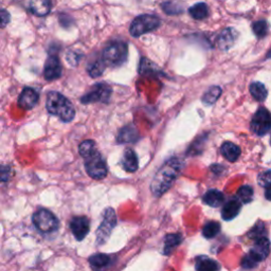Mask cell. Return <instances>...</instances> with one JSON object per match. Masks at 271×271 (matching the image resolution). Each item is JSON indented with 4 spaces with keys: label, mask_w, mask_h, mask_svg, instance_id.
Masks as SVG:
<instances>
[{
    "label": "cell",
    "mask_w": 271,
    "mask_h": 271,
    "mask_svg": "<svg viewBox=\"0 0 271 271\" xmlns=\"http://www.w3.org/2000/svg\"><path fill=\"white\" fill-rule=\"evenodd\" d=\"M121 165L128 173H135L138 169L139 167L138 157L136 153L134 152V149L132 148L125 149V152L121 159Z\"/></svg>",
    "instance_id": "2e32d148"
},
{
    "label": "cell",
    "mask_w": 271,
    "mask_h": 271,
    "mask_svg": "<svg viewBox=\"0 0 271 271\" xmlns=\"http://www.w3.org/2000/svg\"><path fill=\"white\" fill-rule=\"evenodd\" d=\"M267 57H268V58H271V50H270V52H269V54L267 55Z\"/></svg>",
    "instance_id": "74e56055"
},
{
    "label": "cell",
    "mask_w": 271,
    "mask_h": 271,
    "mask_svg": "<svg viewBox=\"0 0 271 271\" xmlns=\"http://www.w3.org/2000/svg\"><path fill=\"white\" fill-rule=\"evenodd\" d=\"M46 107L49 114L58 117L63 122H70L74 119L75 110L72 103L57 92L48 94Z\"/></svg>",
    "instance_id": "7a4b0ae2"
},
{
    "label": "cell",
    "mask_w": 271,
    "mask_h": 271,
    "mask_svg": "<svg viewBox=\"0 0 271 271\" xmlns=\"http://www.w3.org/2000/svg\"><path fill=\"white\" fill-rule=\"evenodd\" d=\"M270 251V242L267 237H260L255 239V244L253 248L250 250L249 254L259 263L260 260L265 259Z\"/></svg>",
    "instance_id": "5bb4252c"
},
{
    "label": "cell",
    "mask_w": 271,
    "mask_h": 271,
    "mask_svg": "<svg viewBox=\"0 0 271 271\" xmlns=\"http://www.w3.org/2000/svg\"><path fill=\"white\" fill-rule=\"evenodd\" d=\"M39 96L36 93V90H34L31 87H26L22 92L21 96H19L18 99V105L21 108L30 110L32 109L34 106H36L38 102Z\"/></svg>",
    "instance_id": "4fadbf2b"
},
{
    "label": "cell",
    "mask_w": 271,
    "mask_h": 271,
    "mask_svg": "<svg viewBox=\"0 0 271 271\" xmlns=\"http://www.w3.org/2000/svg\"><path fill=\"white\" fill-rule=\"evenodd\" d=\"M182 160L175 157L168 159L158 169V172L155 174L152 180V184H150L152 193L157 197L163 195L173 186L180 172H182Z\"/></svg>",
    "instance_id": "6da1fadb"
},
{
    "label": "cell",
    "mask_w": 271,
    "mask_h": 271,
    "mask_svg": "<svg viewBox=\"0 0 271 271\" xmlns=\"http://www.w3.org/2000/svg\"><path fill=\"white\" fill-rule=\"evenodd\" d=\"M237 38V32L232 28H227L217 37V46L223 51H227L232 47Z\"/></svg>",
    "instance_id": "9a60e30c"
},
{
    "label": "cell",
    "mask_w": 271,
    "mask_h": 271,
    "mask_svg": "<svg viewBox=\"0 0 271 271\" xmlns=\"http://www.w3.org/2000/svg\"><path fill=\"white\" fill-rule=\"evenodd\" d=\"M250 93L258 102H264L268 95L266 87L258 82H254L250 85Z\"/></svg>",
    "instance_id": "cb8c5ba5"
},
{
    "label": "cell",
    "mask_w": 271,
    "mask_h": 271,
    "mask_svg": "<svg viewBox=\"0 0 271 271\" xmlns=\"http://www.w3.org/2000/svg\"><path fill=\"white\" fill-rule=\"evenodd\" d=\"M220 231V225L216 222H209L203 228V235L210 239L215 237Z\"/></svg>",
    "instance_id": "f546056e"
},
{
    "label": "cell",
    "mask_w": 271,
    "mask_h": 271,
    "mask_svg": "<svg viewBox=\"0 0 271 271\" xmlns=\"http://www.w3.org/2000/svg\"><path fill=\"white\" fill-rule=\"evenodd\" d=\"M203 200H204V203L206 205H208L209 207L217 208L220 205H223L225 197H224V194L220 192V191L212 189V190H209L208 192L204 195Z\"/></svg>",
    "instance_id": "d6986e66"
},
{
    "label": "cell",
    "mask_w": 271,
    "mask_h": 271,
    "mask_svg": "<svg viewBox=\"0 0 271 271\" xmlns=\"http://www.w3.org/2000/svg\"><path fill=\"white\" fill-rule=\"evenodd\" d=\"M62 70V64L58 57L54 54L49 55L44 68V76L47 81H55L61 77Z\"/></svg>",
    "instance_id": "8fae6325"
},
{
    "label": "cell",
    "mask_w": 271,
    "mask_h": 271,
    "mask_svg": "<svg viewBox=\"0 0 271 271\" xmlns=\"http://www.w3.org/2000/svg\"><path fill=\"white\" fill-rule=\"evenodd\" d=\"M183 242V236L179 233H174V234H168L164 238V248H163V253L165 255H168L172 253V251L182 244Z\"/></svg>",
    "instance_id": "44dd1931"
},
{
    "label": "cell",
    "mask_w": 271,
    "mask_h": 271,
    "mask_svg": "<svg viewBox=\"0 0 271 271\" xmlns=\"http://www.w3.org/2000/svg\"><path fill=\"white\" fill-rule=\"evenodd\" d=\"M116 225H117V216H116L114 209L112 208L106 209L103 214L102 223L101 225H100L97 231V244L98 245L102 246L107 242Z\"/></svg>",
    "instance_id": "5b68a950"
},
{
    "label": "cell",
    "mask_w": 271,
    "mask_h": 271,
    "mask_svg": "<svg viewBox=\"0 0 271 271\" xmlns=\"http://www.w3.org/2000/svg\"><path fill=\"white\" fill-rule=\"evenodd\" d=\"M197 270H208V271H214L220 269V266L216 260L210 258L208 256H198L196 258V266Z\"/></svg>",
    "instance_id": "7402d4cb"
},
{
    "label": "cell",
    "mask_w": 271,
    "mask_h": 271,
    "mask_svg": "<svg viewBox=\"0 0 271 271\" xmlns=\"http://www.w3.org/2000/svg\"><path fill=\"white\" fill-rule=\"evenodd\" d=\"M139 139L138 129L134 125H127L120 129L118 134V142L119 143H134Z\"/></svg>",
    "instance_id": "e0dca14e"
},
{
    "label": "cell",
    "mask_w": 271,
    "mask_h": 271,
    "mask_svg": "<svg viewBox=\"0 0 271 271\" xmlns=\"http://www.w3.org/2000/svg\"><path fill=\"white\" fill-rule=\"evenodd\" d=\"M237 197L243 204L251 203L253 198V189L249 186L240 187L237 191Z\"/></svg>",
    "instance_id": "83f0119b"
},
{
    "label": "cell",
    "mask_w": 271,
    "mask_h": 271,
    "mask_svg": "<svg viewBox=\"0 0 271 271\" xmlns=\"http://www.w3.org/2000/svg\"><path fill=\"white\" fill-rule=\"evenodd\" d=\"M257 264H258L257 260H255L250 254H247L242 260V267L245 269L254 268L257 266Z\"/></svg>",
    "instance_id": "836d02e7"
},
{
    "label": "cell",
    "mask_w": 271,
    "mask_h": 271,
    "mask_svg": "<svg viewBox=\"0 0 271 271\" xmlns=\"http://www.w3.org/2000/svg\"><path fill=\"white\" fill-rule=\"evenodd\" d=\"M78 150H79V155H81L83 158H87L90 155L96 153L98 149L96 147L95 141H93V140H86V141L82 142L81 145H79Z\"/></svg>",
    "instance_id": "f1b7e54d"
},
{
    "label": "cell",
    "mask_w": 271,
    "mask_h": 271,
    "mask_svg": "<svg viewBox=\"0 0 271 271\" xmlns=\"http://www.w3.org/2000/svg\"><path fill=\"white\" fill-rule=\"evenodd\" d=\"M220 95H222V88L218 87V86L211 87L208 92L204 95L203 102L207 105H212L217 101Z\"/></svg>",
    "instance_id": "484cf974"
},
{
    "label": "cell",
    "mask_w": 271,
    "mask_h": 271,
    "mask_svg": "<svg viewBox=\"0 0 271 271\" xmlns=\"http://www.w3.org/2000/svg\"><path fill=\"white\" fill-rule=\"evenodd\" d=\"M265 197H266L268 200H270V202H271V185H270V186H268V187H266V191H265Z\"/></svg>",
    "instance_id": "8d00e7d4"
},
{
    "label": "cell",
    "mask_w": 271,
    "mask_h": 271,
    "mask_svg": "<svg viewBox=\"0 0 271 271\" xmlns=\"http://www.w3.org/2000/svg\"><path fill=\"white\" fill-rule=\"evenodd\" d=\"M240 200L239 199H230L227 204H225L223 211H222V217L225 220H232L235 218L240 209H242V205H240Z\"/></svg>",
    "instance_id": "ac0fdd59"
},
{
    "label": "cell",
    "mask_w": 271,
    "mask_h": 271,
    "mask_svg": "<svg viewBox=\"0 0 271 271\" xmlns=\"http://www.w3.org/2000/svg\"><path fill=\"white\" fill-rule=\"evenodd\" d=\"M85 168L87 174L94 179H103L107 175V165L102 155L98 150L93 155L85 158Z\"/></svg>",
    "instance_id": "52a82bcc"
},
{
    "label": "cell",
    "mask_w": 271,
    "mask_h": 271,
    "mask_svg": "<svg viewBox=\"0 0 271 271\" xmlns=\"http://www.w3.org/2000/svg\"><path fill=\"white\" fill-rule=\"evenodd\" d=\"M189 12L190 15L196 21H203V19H206L209 16V8L205 3H198L191 7Z\"/></svg>",
    "instance_id": "603a6c76"
},
{
    "label": "cell",
    "mask_w": 271,
    "mask_h": 271,
    "mask_svg": "<svg viewBox=\"0 0 271 271\" xmlns=\"http://www.w3.org/2000/svg\"><path fill=\"white\" fill-rule=\"evenodd\" d=\"M265 232V230H264V227L262 224H258L257 226H255L252 231H251V233L250 235L252 236V238L254 239H257V238H260V237H264L263 234Z\"/></svg>",
    "instance_id": "e575fe53"
},
{
    "label": "cell",
    "mask_w": 271,
    "mask_h": 271,
    "mask_svg": "<svg viewBox=\"0 0 271 271\" xmlns=\"http://www.w3.org/2000/svg\"><path fill=\"white\" fill-rule=\"evenodd\" d=\"M10 19H11V15H10V13L7 11V10L4 9L2 11V26L4 28L10 23Z\"/></svg>",
    "instance_id": "d590c367"
},
{
    "label": "cell",
    "mask_w": 271,
    "mask_h": 271,
    "mask_svg": "<svg viewBox=\"0 0 271 271\" xmlns=\"http://www.w3.org/2000/svg\"><path fill=\"white\" fill-rule=\"evenodd\" d=\"M163 11L168 15H178L184 12V7L177 2H165L161 5Z\"/></svg>",
    "instance_id": "4316f807"
},
{
    "label": "cell",
    "mask_w": 271,
    "mask_h": 271,
    "mask_svg": "<svg viewBox=\"0 0 271 271\" xmlns=\"http://www.w3.org/2000/svg\"><path fill=\"white\" fill-rule=\"evenodd\" d=\"M252 30L258 38H262L268 33V24L266 21L255 22L252 26Z\"/></svg>",
    "instance_id": "1f68e13d"
},
{
    "label": "cell",
    "mask_w": 271,
    "mask_h": 271,
    "mask_svg": "<svg viewBox=\"0 0 271 271\" xmlns=\"http://www.w3.org/2000/svg\"><path fill=\"white\" fill-rule=\"evenodd\" d=\"M34 226L43 233H51L58 228L56 216L48 210H39L32 216Z\"/></svg>",
    "instance_id": "8992f818"
},
{
    "label": "cell",
    "mask_w": 271,
    "mask_h": 271,
    "mask_svg": "<svg viewBox=\"0 0 271 271\" xmlns=\"http://www.w3.org/2000/svg\"><path fill=\"white\" fill-rule=\"evenodd\" d=\"M113 89L109 85L105 83H99L96 84L89 93H87L82 99L81 102L83 104H90V103H97V102H103L107 103L109 101L110 97H112Z\"/></svg>",
    "instance_id": "ba28073f"
},
{
    "label": "cell",
    "mask_w": 271,
    "mask_h": 271,
    "mask_svg": "<svg viewBox=\"0 0 271 271\" xmlns=\"http://www.w3.org/2000/svg\"><path fill=\"white\" fill-rule=\"evenodd\" d=\"M258 184L262 187H268L271 185V169L258 175Z\"/></svg>",
    "instance_id": "d6a6232c"
},
{
    "label": "cell",
    "mask_w": 271,
    "mask_h": 271,
    "mask_svg": "<svg viewBox=\"0 0 271 271\" xmlns=\"http://www.w3.org/2000/svg\"><path fill=\"white\" fill-rule=\"evenodd\" d=\"M110 262V257L103 253H98L89 257L90 266L95 269H101L106 267Z\"/></svg>",
    "instance_id": "d4e9b609"
},
{
    "label": "cell",
    "mask_w": 271,
    "mask_h": 271,
    "mask_svg": "<svg viewBox=\"0 0 271 271\" xmlns=\"http://www.w3.org/2000/svg\"><path fill=\"white\" fill-rule=\"evenodd\" d=\"M251 129L257 136H264L271 129V114L265 108H259L251 121Z\"/></svg>",
    "instance_id": "9c48e42d"
},
{
    "label": "cell",
    "mask_w": 271,
    "mask_h": 271,
    "mask_svg": "<svg viewBox=\"0 0 271 271\" xmlns=\"http://www.w3.org/2000/svg\"><path fill=\"white\" fill-rule=\"evenodd\" d=\"M127 55L128 46L124 42H113L104 49L102 59L106 66L119 67L126 62Z\"/></svg>",
    "instance_id": "3957f363"
},
{
    "label": "cell",
    "mask_w": 271,
    "mask_h": 271,
    "mask_svg": "<svg viewBox=\"0 0 271 271\" xmlns=\"http://www.w3.org/2000/svg\"><path fill=\"white\" fill-rule=\"evenodd\" d=\"M222 155L230 162H234L240 155V148L232 142H225L220 147Z\"/></svg>",
    "instance_id": "ffe728a7"
},
{
    "label": "cell",
    "mask_w": 271,
    "mask_h": 271,
    "mask_svg": "<svg viewBox=\"0 0 271 271\" xmlns=\"http://www.w3.org/2000/svg\"><path fill=\"white\" fill-rule=\"evenodd\" d=\"M18 4L31 14L43 17L51 11V0H18Z\"/></svg>",
    "instance_id": "30bf717a"
},
{
    "label": "cell",
    "mask_w": 271,
    "mask_h": 271,
    "mask_svg": "<svg viewBox=\"0 0 271 271\" xmlns=\"http://www.w3.org/2000/svg\"><path fill=\"white\" fill-rule=\"evenodd\" d=\"M160 25H161V22H160V19L155 15H140L136 17L132 25H130L129 32L134 37H140L143 34L155 31V30L160 27Z\"/></svg>",
    "instance_id": "277c9868"
},
{
    "label": "cell",
    "mask_w": 271,
    "mask_h": 271,
    "mask_svg": "<svg viewBox=\"0 0 271 271\" xmlns=\"http://www.w3.org/2000/svg\"><path fill=\"white\" fill-rule=\"evenodd\" d=\"M70 229L76 240H83L89 233L90 224L87 217L77 216L70 222Z\"/></svg>",
    "instance_id": "7c38bea8"
},
{
    "label": "cell",
    "mask_w": 271,
    "mask_h": 271,
    "mask_svg": "<svg viewBox=\"0 0 271 271\" xmlns=\"http://www.w3.org/2000/svg\"><path fill=\"white\" fill-rule=\"evenodd\" d=\"M270 143H271V139H270Z\"/></svg>",
    "instance_id": "f35d334b"
},
{
    "label": "cell",
    "mask_w": 271,
    "mask_h": 271,
    "mask_svg": "<svg viewBox=\"0 0 271 271\" xmlns=\"http://www.w3.org/2000/svg\"><path fill=\"white\" fill-rule=\"evenodd\" d=\"M105 67H106V64L103 59L102 61H96L95 63H93L89 66L88 72L92 77H99L100 75L103 74Z\"/></svg>",
    "instance_id": "4dcf8cb0"
}]
</instances>
